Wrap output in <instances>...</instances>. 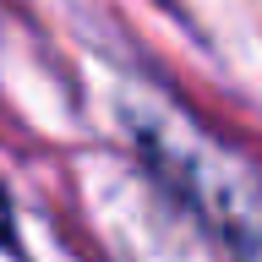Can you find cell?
Instances as JSON below:
<instances>
[{"instance_id": "obj_1", "label": "cell", "mask_w": 262, "mask_h": 262, "mask_svg": "<svg viewBox=\"0 0 262 262\" xmlns=\"http://www.w3.org/2000/svg\"><path fill=\"white\" fill-rule=\"evenodd\" d=\"M126 115H131V131H137V147L153 159V169L241 251V262H262V180H257V169H246L229 147L196 137V126L180 120V115H164L153 104H142V110L126 104Z\"/></svg>"}, {"instance_id": "obj_2", "label": "cell", "mask_w": 262, "mask_h": 262, "mask_svg": "<svg viewBox=\"0 0 262 262\" xmlns=\"http://www.w3.org/2000/svg\"><path fill=\"white\" fill-rule=\"evenodd\" d=\"M0 251H16V213L6 191H0Z\"/></svg>"}]
</instances>
